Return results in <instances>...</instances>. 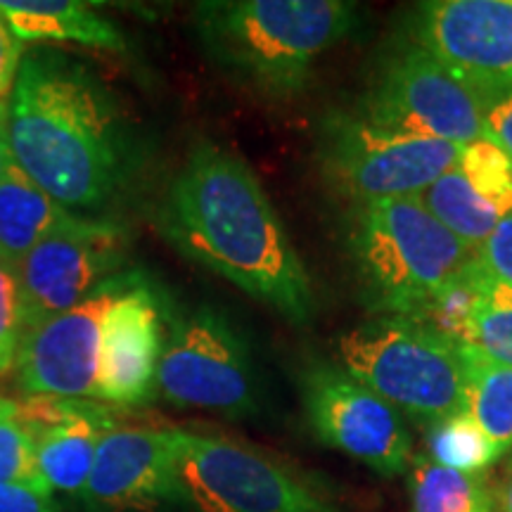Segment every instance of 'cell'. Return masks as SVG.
I'll use <instances>...</instances> for the list:
<instances>
[{
  "label": "cell",
  "mask_w": 512,
  "mask_h": 512,
  "mask_svg": "<svg viewBox=\"0 0 512 512\" xmlns=\"http://www.w3.org/2000/svg\"><path fill=\"white\" fill-rule=\"evenodd\" d=\"M159 235L294 325L316 316V292L278 211L245 159L200 140L155 207Z\"/></svg>",
  "instance_id": "obj_2"
},
{
  "label": "cell",
  "mask_w": 512,
  "mask_h": 512,
  "mask_svg": "<svg viewBox=\"0 0 512 512\" xmlns=\"http://www.w3.org/2000/svg\"><path fill=\"white\" fill-rule=\"evenodd\" d=\"M12 482L48 489L36 470L34 441L19 415V403L0 399V484Z\"/></svg>",
  "instance_id": "obj_24"
},
{
  "label": "cell",
  "mask_w": 512,
  "mask_h": 512,
  "mask_svg": "<svg viewBox=\"0 0 512 512\" xmlns=\"http://www.w3.org/2000/svg\"><path fill=\"white\" fill-rule=\"evenodd\" d=\"M356 112L394 131L460 147L486 133L484 100L413 38L384 53Z\"/></svg>",
  "instance_id": "obj_9"
},
{
  "label": "cell",
  "mask_w": 512,
  "mask_h": 512,
  "mask_svg": "<svg viewBox=\"0 0 512 512\" xmlns=\"http://www.w3.org/2000/svg\"><path fill=\"white\" fill-rule=\"evenodd\" d=\"M299 394L306 425L320 444L380 477L408 470L415 453L403 415L335 361L311 358L299 373Z\"/></svg>",
  "instance_id": "obj_10"
},
{
  "label": "cell",
  "mask_w": 512,
  "mask_h": 512,
  "mask_svg": "<svg viewBox=\"0 0 512 512\" xmlns=\"http://www.w3.org/2000/svg\"><path fill=\"white\" fill-rule=\"evenodd\" d=\"M178 505L190 512H342L318 479L245 441L174 430Z\"/></svg>",
  "instance_id": "obj_7"
},
{
  "label": "cell",
  "mask_w": 512,
  "mask_h": 512,
  "mask_svg": "<svg viewBox=\"0 0 512 512\" xmlns=\"http://www.w3.org/2000/svg\"><path fill=\"white\" fill-rule=\"evenodd\" d=\"M505 456L508 458H505L501 477H498L494 486V501L501 512H512V448Z\"/></svg>",
  "instance_id": "obj_30"
},
{
  "label": "cell",
  "mask_w": 512,
  "mask_h": 512,
  "mask_svg": "<svg viewBox=\"0 0 512 512\" xmlns=\"http://www.w3.org/2000/svg\"><path fill=\"white\" fill-rule=\"evenodd\" d=\"M69 216L67 209L12 162L0 178V261L17 268L24 256Z\"/></svg>",
  "instance_id": "obj_18"
},
{
  "label": "cell",
  "mask_w": 512,
  "mask_h": 512,
  "mask_svg": "<svg viewBox=\"0 0 512 512\" xmlns=\"http://www.w3.org/2000/svg\"><path fill=\"white\" fill-rule=\"evenodd\" d=\"M131 235L114 219L69 216L17 266L24 332L86 302L126 271Z\"/></svg>",
  "instance_id": "obj_11"
},
{
  "label": "cell",
  "mask_w": 512,
  "mask_h": 512,
  "mask_svg": "<svg viewBox=\"0 0 512 512\" xmlns=\"http://www.w3.org/2000/svg\"><path fill=\"white\" fill-rule=\"evenodd\" d=\"M347 247L361 302L375 316L418 318L475 256L420 197L358 204Z\"/></svg>",
  "instance_id": "obj_4"
},
{
  "label": "cell",
  "mask_w": 512,
  "mask_h": 512,
  "mask_svg": "<svg viewBox=\"0 0 512 512\" xmlns=\"http://www.w3.org/2000/svg\"><path fill=\"white\" fill-rule=\"evenodd\" d=\"M24 53H27L24 43L15 36L10 24L0 17V110H8Z\"/></svg>",
  "instance_id": "obj_29"
},
{
  "label": "cell",
  "mask_w": 512,
  "mask_h": 512,
  "mask_svg": "<svg viewBox=\"0 0 512 512\" xmlns=\"http://www.w3.org/2000/svg\"><path fill=\"white\" fill-rule=\"evenodd\" d=\"M463 147L332 112L318 126V159L328 181L358 204L418 197L458 164Z\"/></svg>",
  "instance_id": "obj_8"
},
{
  "label": "cell",
  "mask_w": 512,
  "mask_h": 512,
  "mask_svg": "<svg viewBox=\"0 0 512 512\" xmlns=\"http://www.w3.org/2000/svg\"><path fill=\"white\" fill-rule=\"evenodd\" d=\"M458 169L505 216L512 214V159L501 147L486 138L465 145L460 152Z\"/></svg>",
  "instance_id": "obj_23"
},
{
  "label": "cell",
  "mask_w": 512,
  "mask_h": 512,
  "mask_svg": "<svg viewBox=\"0 0 512 512\" xmlns=\"http://www.w3.org/2000/svg\"><path fill=\"white\" fill-rule=\"evenodd\" d=\"M484 131L512 159V88L484 102Z\"/></svg>",
  "instance_id": "obj_28"
},
{
  "label": "cell",
  "mask_w": 512,
  "mask_h": 512,
  "mask_svg": "<svg viewBox=\"0 0 512 512\" xmlns=\"http://www.w3.org/2000/svg\"><path fill=\"white\" fill-rule=\"evenodd\" d=\"M337 366L401 415L437 422L465 411V363L456 342L418 318L375 316L342 332Z\"/></svg>",
  "instance_id": "obj_5"
},
{
  "label": "cell",
  "mask_w": 512,
  "mask_h": 512,
  "mask_svg": "<svg viewBox=\"0 0 512 512\" xmlns=\"http://www.w3.org/2000/svg\"><path fill=\"white\" fill-rule=\"evenodd\" d=\"M411 512H494V489L489 477L463 475L432 463L425 453L408 465Z\"/></svg>",
  "instance_id": "obj_20"
},
{
  "label": "cell",
  "mask_w": 512,
  "mask_h": 512,
  "mask_svg": "<svg viewBox=\"0 0 512 512\" xmlns=\"http://www.w3.org/2000/svg\"><path fill=\"white\" fill-rule=\"evenodd\" d=\"M166 294L143 271L105 313L98 349L95 399L147 406L157 399V373L166 339Z\"/></svg>",
  "instance_id": "obj_14"
},
{
  "label": "cell",
  "mask_w": 512,
  "mask_h": 512,
  "mask_svg": "<svg viewBox=\"0 0 512 512\" xmlns=\"http://www.w3.org/2000/svg\"><path fill=\"white\" fill-rule=\"evenodd\" d=\"M0 17L22 43L60 41L126 53V38L117 24L72 0H0Z\"/></svg>",
  "instance_id": "obj_17"
},
{
  "label": "cell",
  "mask_w": 512,
  "mask_h": 512,
  "mask_svg": "<svg viewBox=\"0 0 512 512\" xmlns=\"http://www.w3.org/2000/svg\"><path fill=\"white\" fill-rule=\"evenodd\" d=\"M19 415L34 441L36 470L48 489L81 496L102 432L117 425L112 408L88 399L29 396Z\"/></svg>",
  "instance_id": "obj_16"
},
{
  "label": "cell",
  "mask_w": 512,
  "mask_h": 512,
  "mask_svg": "<svg viewBox=\"0 0 512 512\" xmlns=\"http://www.w3.org/2000/svg\"><path fill=\"white\" fill-rule=\"evenodd\" d=\"M133 275L136 268H126L98 287L86 302L24 332L15 358L19 389L24 394L95 399L102 320Z\"/></svg>",
  "instance_id": "obj_12"
},
{
  "label": "cell",
  "mask_w": 512,
  "mask_h": 512,
  "mask_svg": "<svg viewBox=\"0 0 512 512\" xmlns=\"http://www.w3.org/2000/svg\"><path fill=\"white\" fill-rule=\"evenodd\" d=\"M411 38L484 102L512 88V0L420 3Z\"/></svg>",
  "instance_id": "obj_13"
},
{
  "label": "cell",
  "mask_w": 512,
  "mask_h": 512,
  "mask_svg": "<svg viewBox=\"0 0 512 512\" xmlns=\"http://www.w3.org/2000/svg\"><path fill=\"white\" fill-rule=\"evenodd\" d=\"M0 512H62L53 491L29 484H0Z\"/></svg>",
  "instance_id": "obj_27"
},
{
  "label": "cell",
  "mask_w": 512,
  "mask_h": 512,
  "mask_svg": "<svg viewBox=\"0 0 512 512\" xmlns=\"http://www.w3.org/2000/svg\"><path fill=\"white\" fill-rule=\"evenodd\" d=\"M22 335L24 311L17 268L0 261V373L15 363Z\"/></svg>",
  "instance_id": "obj_25"
},
{
  "label": "cell",
  "mask_w": 512,
  "mask_h": 512,
  "mask_svg": "<svg viewBox=\"0 0 512 512\" xmlns=\"http://www.w3.org/2000/svg\"><path fill=\"white\" fill-rule=\"evenodd\" d=\"M425 448V456L432 463L475 477H486V472L505 456L503 448L486 437L467 411L430 422L425 432Z\"/></svg>",
  "instance_id": "obj_21"
},
{
  "label": "cell",
  "mask_w": 512,
  "mask_h": 512,
  "mask_svg": "<svg viewBox=\"0 0 512 512\" xmlns=\"http://www.w3.org/2000/svg\"><path fill=\"white\" fill-rule=\"evenodd\" d=\"M475 261L494 283L512 290V214L475 249Z\"/></svg>",
  "instance_id": "obj_26"
},
{
  "label": "cell",
  "mask_w": 512,
  "mask_h": 512,
  "mask_svg": "<svg viewBox=\"0 0 512 512\" xmlns=\"http://www.w3.org/2000/svg\"><path fill=\"white\" fill-rule=\"evenodd\" d=\"M12 162H15V157H12L8 140V110H0V178L5 176Z\"/></svg>",
  "instance_id": "obj_31"
},
{
  "label": "cell",
  "mask_w": 512,
  "mask_h": 512,
  "mask_svg": "<svg viewBox=\"0 0 512 512\" xmlns=\"http://www.w3.org/2000/svg\"><path fill=\"white\" fill-rule=\"evenodd\" d=\"M8 140L19 169L74 216L112 219L143 169V147L117 95L88 64L53 48L22 57Z\"/></svg>",
  "instance_id": "obj_1"
},
{
  "label": "cell",
  "mask_w": 512,
  "mask_h": 512,
  "mask_svg": "<svg viewBox=\"0 0 512 512\" xmlns=\"http://www.w3.org/2000/svg\"><path fill=\"white\" fill-rule=\"evenodd\" d=\"M472 268L477 280V299L460 347L512 368V290L494 283L475 259Z\"/></svg>",
  "instance_id": "obj_22"
},
{
  "label": "cell",
  "mask_w": 512,
  "mask_h": 512,
  "mask_svg": "<svg viewBox=\"0 0 512 512\" xmlns=\"http://www.w3.org/2000/svg\"><path fill=\"white\" fill-rule=\"evenodd\" d=\"M157 394L171 406L228 420L261 413V387L252 349L226 313L211 304L166 297V339Z\"/></svg>",
  "instance_id": "obj_6"
},
{
  "label": "cell",
  "mask_w": 512,
  "mask_h": 512,
  "mask_svg": "<svg viewBox=\"0 0 512 512\" xmlns=\"http://www.w3.org/2000/svg\"><path fill=\"white\" fill-rule=\"evenodd\" d=\"M204 53L261 98L292 100L325 53L354 36L361 8L347 0H207L192 10Z\"/></svg>",
  "instance_id": "obj_3"
},
{
  "label": "cell",
  "mask_w": 512,
  "mask_h": 512,
  "mask_svg": "<svg viewBox=\"0 0 512 512\" xmlns=\"http://www.w3.org/2000/svg\"><path fill=\"white\" fill-rule=\"evenodd\" d=\"M79 501L88 512H152L178 505L174 430L114 425L102 432Z\"/></svg>",
  "instance_id": "obj_15"
},
{
  "label": "cell",
  "mask_w": 512,
  "mask_h": 512,
  "mask_svg": "<svg viewBox=\"0 0 512 512\" xmlns=\"http://www.w3.org/2000/svg\"><path fill=\"white\" fill-rule=\"evenodd\" d=\"M418 197L441 226L451 230L458 240H463L472 249L482 245L505 219L503 211L494 202L486 200L470 183V178L458 169V164Z\"/></svg>",
  "instance_id": "obj_19"
}]
</instances>
